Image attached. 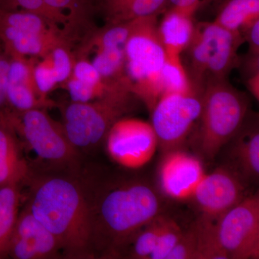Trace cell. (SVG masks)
I'll return each mask as SVG.
<instances>
[{"instance_id":"cell-1","label":"cell","mask_w":259,"mask_h":259,"mask_svg":"<svg viewBox=\"0 0 259 259\" xmlns=\"http://www.w3.org/2000/svg\"><path fill=\"white\" fill-rule=\"evenodd\" d=\"M88 194L95 258H120L132 237L163 214L161 194L139 179L118 181Z\"/></svg>"},{"instance_id":"cell-2","label":"cell","mask_w":259,"mask_h":259,"mask_svg":"<svg viewBox=\"0 0 259 259\" xmlns=\"http://www.w3.org/2000/svg\"><path fill=\"white\" fill-rule=\"evenodd\" d=\"M26 207L54 235L63 258H95L90 204L84 187L67 175L30 177Z\"/></svg>"},{"instance_id":"cell-3","label":"cell","mask_w":259,"mask_h":259,"mask_svg":"<svg viewBox=\"0 0 259 259\" xmlns=\"http://www.w3.org/2000/svg\"><path fill=\"white\" fill-rule=\"evenodd\" d=\"M248 97L228 79L206 83L202 111L194 131V146L199 156L212 161L239 131L250 110Z\"/></svg>"},{"instance_id":"cell-4","label":"cell","mask_w":259,"mask_h":259,"mask_svg":"<svg viewBox=\"0 0 259 259\" xmlns=\"http://www.w3.org/2000/svg\"><path fill=\"white\" fill-rule=\"evenodd\" d=\"M158 17L134 20L125 46V86L150 112L162 96L161 71L166 59L158 34Z\"/></svg>"},{"instance_id":"cell-5","label":"cell","mask_w":259,"mask_h":259,"mask_svg":"<svg viewBox=\"0 0 259 259\" xmlns=\"http://www.w3.org/2000/svg\"><path fill=\"white\" fill-rule=\"evenodd\" d=\"M243 42L241 35L214 21L196 24L193 38L182 53L185 59H182L194 89L202 93L209 81L227 79L239 66L238 51Z\"/></svg>"},{"instance_id":"cell-6","label":"cell","mask_w":259,"mask_h":259,"mask_svg":"<svg viewBox=\"0 0 259 259\" xmlns=\"http://www.w3.org/2000/svg\"><path fill=\"white\" fill-rule=\"evenodd\" d=\"M128 91L89 102H71L64 112V128L70 142L79 151L96 147L109 130L131 111L133 98Z\"/></svg>"},{"instance_id":"cell-7","label":"cell","mask_w":259,"mask_h":259,"mask_svg":"<svg viewBox=\"0 0 259 259\" xmlns=\"http://www.w3.org/2000/svg\"><path fill=\"white\" fill-rule=\"evenodd\" d=\"M1 114L40 159L59 166L77 164L79 151L70 142L64 126L40 109Z\"/></svg>"},{"instance_id":"cell-8","label":"cell","mask_w":259,"mask_h":259,"mask_svg":"<svg viewBox=\"0 0 259 259\" xmlns=\"http://www.w3.org/2000/svg\"><path fill=\"white\" fill-rule=\"evenodd\" d=\"M197 91L163 95L151 110V125L162 152L180 148L193 133L202 111Z\"/></svg>"},{"instance_id":"cell-9","label":"cell","mask_w":259,"mask_h":259,"mask_svg":"<svg viewBox=\"0 0 259 259\" xmlns=\"http://www.w3.org/2000/svg\"><path fill=\"white\" fill-rule=\"evenodd\" d=\"M228 259L259 258V194H248L214 223Z\"/></svg>"},{"instance_id":"cell-10","label":"cell","mask_w":259,"mask_h":259,"mask_svg":"<svg viewBox=\"0 0 259 259\" xmlns=\"http://www.w3.org/2000/svg\"><path fill=\"white\" fill-rule=\"evenodd\" d=\"M105 140L110 157L131 169L147 164L158 148L157 137L151 122L132 117H121L116 121Z\"/></svg>"},{"instance_id":"cell-11","label":"cell","mask_w":259,"mask_h":259,"mask_svg":"<svg viewBox=\"0 0 259 259\" xmlns=\"http://www.w3.org/2000/svg\"><path fill=\"white\" fill-rule=\"evenodd\" d=\"M245 185L234 171L223 165L204 175L192 199L202 217L216 221L248 195Z\"/></svg>"},{"instance_id":"cell-12","label":"cell","mask_w":259,"mask_h":259,"mask_svg":"<svg viewBox=\"0 0 259 259\" xmlns=\"http://www.w3.org/2000/svg\"><path fill=\"white\" fill-rule=\"evenodd\" d=\"M204 173L200 158L180 148L164 153L158 168V184L162 193L176 201L192 199Z\"/></svg>"},{"instance_id":"cell-13","label":"cell","mask_w":259,"mask_h":259,"mask_svg":"<svg viewBox=\"0 0 259 259\" xmlns=\"http://www.w3.org/2000/svg\"><path fill=\"white\" fill-rule=\"evenodd\" d=\"M61 256H63L62 251L59 242L25 206L19 213L8 247V257L14 259H50Z\"/></svg>"},{"instance_id":"cell-14","label":"cell","mask_w":259,"mask_h":259,"mask_svg":"<svg viewBox=\"0 0 259 259\" xmlns=\"http://www.w3.org/2000/svg\"><path fill=\"white\" fill-rule=\"evenodd\" d=\"M228 164L245 184L256 182L259 177L258 117L250 112L239 131L223 147ZM222 149V150H223Z\"/></svg>"},{"instance_id":"cell-15","label":"cell","mask_w":259,"mask_h":259,"mask_svg":"<svg viewBox=\"0 0 259 259\" xmlns=\"http://www.w3.org/2000/svg\"><path fill=\"white\" fill-rule=\"evenodd\" d=\"M194 8L171 7L158 20V36L166 54L182 56L193 38L196 23Z\"/></svg>"},{"instance_id":"cell-16","label":"cell","mask_w":259,"mask_h":259,"mask_svg":"<svg viewBox=\"0 0 259 259\" xmlns=\"http://www.w3.org/2000/svg\"><path fill=\"white\" fill-rule=\"evenodd\" d=\"M30 168L15 132L0 113V187L28 182Z\"/></svg>"},{"instance_id":"cell-17","label":"cell","mask_w":259,"mask_h":259,"mask_svg":"<svg viewBox=\"0 0 259 259\" xmlns=\"http://www.w3.org/2000/svg\"><path fill=\"white\" fill-rule=\"evenodd\" d=\"M168 5V0H102V6L110 24L127 23L160 15Z\"/></svg>"},{"instance_id":"cell-18","label":"cell","mask_w":259,"mask_h":259,"mask_svg":"<svg viewBox=\"0 0 259 259\" xmlns=\"http://www.w3.org/2000/svg\"><path fill=\"white\" fill-rule=\"evenodd\" d=\"M221 5L214 21L235 33L242 35L259 20V0H225Z\"/></svg>"},{"instance_id":"cell-19","label":"cell","mask_w":259,"mask_h":259,"mask_svg":"<svg viewBox=\"0 0 259 259\" xmlns=\"http://www.w3.org/2000/svg\"><path fill=\"white\" fill-rule=\"evenodd\" d=\"M19 187L15 184L0 187V259L8 257L10 239L20 213L21 194Z\"/></svg>"},{"instance_id":"cell-20","label":"cell","mask_w":259,"mask_h":259,"mask_svg":"<svg viewBox=\"0 0 259 259\" xmlns=\"http://www.w3.org/2000/svg\"><path fill=\"white\" fill-rule=\"evenodd\" d=\"M164 215L160 214L143 226L126 245L120 258L149 259L157 244Z\"/></svg>"},{"instance_id":"cell-21","label":"cell","mask_w":259,"mask_h":259,"mask_svg":"<svg viewBox=\"0 0 259 259\" xmlns=\"http://www.w3.org/2000/svg\"><path fill=\"white\" fill-rule=\"evenodd\" d=\"M56 39L52 33H30L20 30L13 40L5 42V49L13 59H21L23 56H42L53 50L56 46Z\"/></svg>"},{"instance_id":"cell-22","label":"cell","mask_w":259,"mask_h":259,"mask_svg":"<svg viewBox=\"0 0 259 259\" xmlns=\"http://www.w3.org/2000/svg\"><path fill=\"white\" fill-rule=\"evenodd\" d=\"M161 86L162 96L166 94L197 91L194 89L182 62V56L174 54H166V61L161 71Z\"/></svg>"},{"instance_id":"cell-23","label":"cell","mask_w":259,"mask_h":259,"mask_svg":"<svg viewBox=\"0 0 259 259\" xmlns=\"http://www.w3.org/2000/svg\"><path fill=\"white\" fill-rule=\"evenodd\" d=\"M47 22L50 21L29 12L0 10V24L15 27L23 32L40 35L51 33L47 28Z\"/></svg>"},{"instance_id":"cell-24","label":"cell","mask_w":259,"mask_h":259,"mask_svg":"<svg viewBox=\"0 0 259 259\" xmlns=\"http://www.w3.org/2000/svg\"><path fill=\"white\" fill-rule=\"evenodd\" d=\"M4 6L3 10L12 11L20 7L25 11L40 15L52 23H64L67 16L63 12L53 9L44 0H0V6Z\"/></svg>"},{"instance_id":"cell-25","label":"cell","mask_w":259,"mask_h":259,"mask_svg":"<svg viewBox=\"0 0 259 259\" xmlns=\"http://www.w3.org/2000/svg\"><path fill=\"white\" fill-rule=\"evenodd\" d=\"M183 231L176 221L164 215L157 244L149 259H166L180 240Z\"/></svg>"},{"instance_id":"cell-26","label":"cell","mask_w":259,"mask_h":259,"mask_svg":"<svg viewBox=\"0 0 259 259\" xmlns=\"http://www.w3.org/2000/svg\"><path fill=\"white\" fill-rule=\"evenodd\" d=\"M198 236L195 223L184 230L182 236L166 259H197Z\"/></svg>"},{"instance_id":"cell-27","label":"cell","mask_w":259,"mask_h":259,"mask_svg":"<svg viewBox=\"0 0 259 259\" xmlns=\"http://www.w3.org/2000/svg\"><path fill=\"white\" fill-rule=\"evenodd\" d=\"M33 78L39 95L44 101L47 102L46 95L58 83L53 69L50 54L48 59L35 66L33 69Z\"/></svg>"},{"instance_id":"cell-28","label":"cell","mask_w":259,"mask_h":259,"mask_svg":"<svg viewBox=\"0 0 259 259\" xmlns=\"http://www.w3.org/2000/svg\"><path fill=\"white\" fill-rule=\"evenodd\" d=\"M50 55L56 81L61 83L66 81L72 70L69 54L63 48L56 47L53 49Z\"/></svg>"},{"instance_id":"cell-29","label":"cell","mask_w":259,"mask_h":259,"mask_svg":"<svg viewBox=\"0 0 259 259\" xmlns=\"http://www.w3.org/2000/svg\"><path fill=\"white\" fill-rule=\"evenodd\" d=\"M73 77L94 86L112 84L104 81L93 64L87 61H79L74 65Z\"/></svg>"},{"instance_id":"cell-30","label":"cell","mask_w":259,"mask_h":259,"mask_svg":"<svg viewBox=\"0 0 259 259\" xmlns=\"http://www.w3.org/2000/svg\"><path fill=\"white\" fill-rule=\"evenodd\" d=\"M8 82L35 84L33 71L23 59H13L10 61L8 73Z\"/></svg>"},{"instance_id":"cell-31","label":"cell","mask_w":259,"mask_h":259,"mask_svg":"<svg viewBox=\"0 0 259 259\" xmlns=\"http://www.w3.org/2000/svg\"><path fill=\"white\" fill-rule=\"evenodd\" d=\"M53 9L63 12L69 10L71 14H77L84 11L88 5V0H44Z\"/></svg>"},{"instance_id":"cell-32","label":"cell","mask_w":259,"mask_h":259,"mask_svg":"<svg viewBox=\"0 0 259 259\" xmlns=\"http://www.w3.org/2000/svg\"><path fill=\"white\" fill-rule=\"evenodd\" d=\"M242 36L244 41L248 44V54L259 55V20L245 29Z\"/></svg>"},{"instance_id":"cell-33","label":"cell","mask_w":259,"mask_h":259,"mask_svg":"<svg viewBox=\"0 0 259 259\" xmlns=\"http://www.w3.org/2000/svg\"><path fill=\"white\" fill-rule=\"evenodd\" d=\"M10 61L5 56L0 54V109L6 104L7 85H8V73L9 70Z\"/></svg>"},{"instance_id":"cell-34","label":"cell","mask_w":259,"mask_h":259,"mask_svg":"<svg viewBox=\"0 0 259 259\" xmlns=\"http://www.w3.org/2000/svg\"><path fill=\"white\" fill-rule=\"evenodd\" d=\"M168 5L177 8H194L197 10L206 3H223L225 0H168Z\"/></svg>"},{"instance_id":"cell-35","label":"cell","mask_w":259,"mask_h":259,"mask_svg":"<svg viewBox=\"0 0 259 259\" xmlns=\"http://www.w3.org/2000/svg\"><path fill=\"white\" fill-rule=\"evenodd\" d=\"M247 88L257 101L259 100V74L246 79Z\"/></svg>"}]
</instances>
